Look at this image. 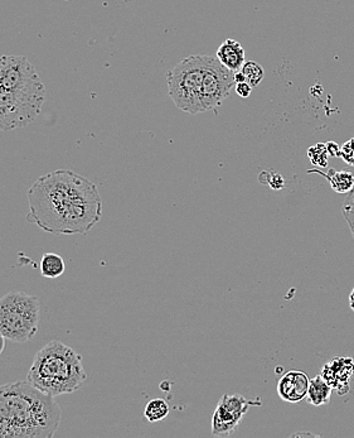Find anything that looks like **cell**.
Instances as JSON below:
<instances>
[{
    "mask_svg": "<svg viewBox=\"0 0 354 438\" xmlns=\"http://www.w3.org/2000/svg\"><path fill=\"white\" fill-rule=\"evenodd\" d=\"M45 97V86L28 58L0 56V131L33 123L42 111Z\"/></svg>",
    "mask_w": 354,
    "mask_h": 438,
    "instance_id": "obj_3",
    "label": "cell"
},
{
    "mask_svg": "<svg viewBox=\"0 0 354 438\" xmlns=\"http://www.w3.org/2000/svg\"><path fill=\"white\" fill-rule=\"evenodd\" d=\"M339 157L349 165L354 167V138L349 139L348 142L344 143L341 148Z\"/></svg>",
    "mask_w": 354,
    "mask_h": 438,
    "instance_id": "obj_18",
    "label": "cell"
},
{
    "mask_svg": "<svg viewBox=\"0 0 354 438\" xmlns=\"http://www.w3.org/2000/svg\"><path fill=\"white\" fill-rule=\"evenodd\" d=\"M253 86L248 84L246 81L245 82H240V84H236L235 86V90H236L237 95L238 97H242V99H248L250 95H251V92H253Z\"/></svg>",
    "mask_w": 354,
    "mask_h": 438,
    "instance_id": "obj_20",
    "label": "cell"
},
{
    "mask_svg": "<svg viewBox=\"0 0 354 438\" xmlns=\"http://www.w3.org/2000/svg\"><path fill=\"white\" fill-rule=\"evenodd\" d=\"M66 270V264L61 256L56 253H45L40 259V274L45 278H58Z\"/></svg>",
    "mask_w": 354,
    "mask_h": 438,
    "instance_id": "obj_14",
    "label": "cell"
},
{
    "mask_svg": "<svg viewBox=\"0 0 354 438\" xmlns=\"http://www.w3.org/2000/svg\"><path fill=\"white\" fill-rule=\"evenodd\" d=\"M326 149L329 152V155H332V157H339V154H341V148L338 147L337 143H326Z\"/></svg>",
    "mask_w": 354,
    "mask_h": 438,
    "instance_id": "obj_22",
    "label": "cell"
},
{
    "mask_svg": "<svg viewBox=\"0 0 354 438\" xmlns=\"http://www.w3.org/2000/svg\"><path fill=\"white\" fill-rule=\"evenodd\" d=\"M241 72L245 76L246 82L253 87H258L260 82L264 80V69L258 62H253V61L245 62V65L242 66Z\"/></svg>",
    "mask_w": 354,
    "mask_h": 438,
    "instance_id": "obj_16",
    "label": "cell"
},
{
    "mask_svg": "<svg viewBox=\"0 0 354 438\" xmlns=\"http://www.w3.org/2000/svg\"><path fill=\"white\" fill-rule=\"evenodd\" d=\"M349 306L352 308V311L354 312V288L352 292H350V295H349Z\"/></svg>",
    "mask_w": 354,
    "mask_h": 438,
    "instance_id": "obj_23",
    "label": "cell"
},
{
    "mask_svg": "<svg viewBox=\"0 0 354 438\" xmlns=\"http://www.w3.org/2000/svg\"><path fill=\"white\" fill-rule=\"evenodd\" d=\"M209 60V55H191L167 75L169 97L182 111L192 115L203 113L201 92Z\"/></svg>",
    "mask_w": 354,
    "mask_h": 438,
    "instance_id": "obj_6",
    "label": "cell"
},
{
    "mask_svg": "<svg viewBox=\"0 0 354 438\" xmlns=\"http://www.w3.org/2000/svg\"><path fill=\"white\" fill-rule=\"evenodd\" d=\"M235 86V72L225 67L217 58L209 56L201 92L203 113L214 110L223 103L230 97Z\"/></svg>",
    "mask_w": 354,
    "mask_h": 438,
    "instance_id": "obj_7",
    "label": "cell"
},
{
    "mask_svg": "<svg viewBox=\"0 0 354 438\" xmlns=\"http://www.w3.org/2000/svg\"><path fill=\"white\" fill-rule=\"evenodd\" d=\"M313 172L326 177L328 182L331 183L333 191H336L337 194L347 195L354 188V173L352 172L329 170L326 173H323V172L313 170V171H309V173H313Z\"/></svg>",
    "mask_w": 354,
    "mask_h": 438,
    "instance_id": "obj_13",
    "label": "cell"
},
{
    "mask_svg": "<svg viewBox=\"0 0 354 438\" xmlns=\"http://www.w3.org/2000/svg\"><path fill=\"white\" fill-rule=\"evenodd\" d=\"M310 379L304 371L290 370L277 383V394L287 403H299L306 398Z\"/></svg>",
    "mask_w": 354,
    "mask_h": 438,
    "instance_id": "obj_10",
    "label": "cell"
},
{
    "mask_svg": "<svg viewBox=\"0 0 354 438\" xmlns=\"http://www.w3.org/2000/svg\"><path fill=\"white\" fill-rule=\"evenodd\" d=\"M216 58L232 72H238L245 65V50L240 42L226 40L216 52Z\"/></svg>",
    "mask_w": 354,
    "mask_h": 438,
    "instance_id": "obj_11",
    "label": "cell"
},
{
    "mask_svg": "<svg viewBox=\"0 0 354 438\" xmlns=\"http://www.w3.org/2000/svg\"><path fill=\"white\" fill-rule=\"evenodd\" d=\"M328 157H329V152L324 143H318L308 149V158L315 167H326Z\"/></svg>",
    "mask_w": 354,
    "mask_h": 438,
    "instance_id": "obj_17",
    "label": "cell"
},
{
    "mask_svg": "<svg viewBox=\"0 0 354 438\" xmlns=\"http://www.w3.org/2000/svg\"><path fill=\"white\" fill-rule=\"evenodd\" d=\"M169 412L170 408L168 403L164 399L155 398L146 404L144 415L149 422H160L168 417Z\"/></svg>",
    "mask_w": 354,
    "mask_h": 438,
    "instance_id": "obj_15",
    "label": "cell"
},
{
    "mask_svg": "<svg viewBox=\"0 0 354 438\" xmlns=\"http://www.w3.org/2000/svg\"><path fill=\"white\" fill-rule=\"evenodd\" d=\"M269 183H270L271 188L280 190V188L284 187V178L280 175H274Z\"/></svg>",
    "mask_w": 354,
    "mask_h": 438,
    "instance_id": "obj_21",
    "label": "cell"
},
{
    "mask_svg": "<svg viewBox=\"0 0 354 438\" xmlns=\"http://www.w3.org/2000/svg\"><path fill=\"white\" fill-rule=\"evenodd\" d=\"M261 400H250L241 394H225L212 417V436L228 437L236 431L250 407L261 405Z\"/></svg>",
    "mask_w": 354,
    "mask_h": 438,
    "instance_id": "obj_8",
    "label": "cell"
},
{
    "mask_svg": "<svg viewBox=\"0 0 354 438\" xmlns=\"http://www.w3.org/2000/svg\"><path fill=\"white\" fill-rule=\"evenodd\" d=\"M86 379L82 355L61 341L42 347L27 376L32 385L52 397L77 392Z\"/></svg>",
    "mask_w": 354,
    "mask_h": 438,
    "instance_id": "obj_4",
    "label": "cell"
},
{
    "mask_svg": "<svg viewBox=\"0 0 354 438\" xmlns=\"http://www.w3.org/2000/svg\"><path fill=\"white\" fill-rule=\"evenodd\" d=\"M27 199V221L52 235H84L101 220L99 188L70 170L40 177L29 188Z\"/></svg>",
    "mask_w": 354,
    "mask_h": 438,
    "instance_id": "obj_1",
    "label": "cell"
},
{
    "mask_svg": "<svg viewBox=\"0 0 354 438\" xmlns=\"http://www.w3.org/2000/svg\"><path fill=\"white\" fill-rule=\"evenodd\" d=\"M332 393L333 388L329 385V383L323 376H315L313 379H310L306 400L315 407L326 405L331 402Z\"/></svg>",
    "mask_w": 354,
    "mask_h": 438,
    "instance_id": "obj_12",
    "label": "cell"
},
{
    "mask_svg": "<svg viewBox=\"0 0 354 438\" xmlns=\"http://www.w3.org/2000/svg\"><path fill=\"white\" fill-rule=\"evenodd\" d=\"M342 210H343L344 219H345V221L349 220V219H354V188L349 192L348 196L345 197L343 202V207H342Z\"/></svg>",
    "mask_w": 354,
    "mask_h": 438,
    "instance_id": "obj_19",
    "label": "cell"
},
{
    "mask_svg": "<svg viewBox=\"0 0 354 438\" xmlns=\"http://www.w3.org/2000/svg\"><path fill=\"white\" fill-rule=\"evenodd\" d=\"M61 423L55 397L28 380L0 387V438H51Z\"/></svg>",
    "mask_w": 354,
    "mask_h": 438,
    "instance_id": "obj_2",
    "label": "cell"
},
{
    "mask_svg": "<svg viewBox=\"0 0 354 438\" xmlns=\"http://www.w3.org/2000/svg\"><path fill=\"white\" fill-rule=\"evenodd\" d=\"M347 224H348L349 229H350V231H352V235H353L354 238V219H349V220H347Z\"/></svg>",
    "mask_w": 354,
    "mask_h": 438,
    "instance_id": "obj_24",
    "label": "cell"
},
{
    "mask_svg": "<svg viewBox=\"0 0 354 438\" xmlns=\"http://www.w3.org/2000/svg\"><path fill=\"white\" fill-rule=\"evenodd\" d=\"M354 374V360L349 356H337L323 366L321 376L339 395L349 392V383Z\"/></svg>",
    "mask_w": 354,
    "mask_h": 438,
    "instance_id": "obj_9",
    "label": "cell"
},
{
    "mask_svg": "<svg viewBox=\"0 0 354 438\" xmlns=\"http://www.w3.org/2000/svg\"><path fill=\"white\" fill-rule=\"evenodd\" d=\"M40 319V300L24 292H9L0 298V335L23 344L33 339Z\"/></svg>",
    "mask_w": 354,
    "mask_h": 438,
    "instance_id": "obj_5",
    "label": "cell"
}]
</instances>
